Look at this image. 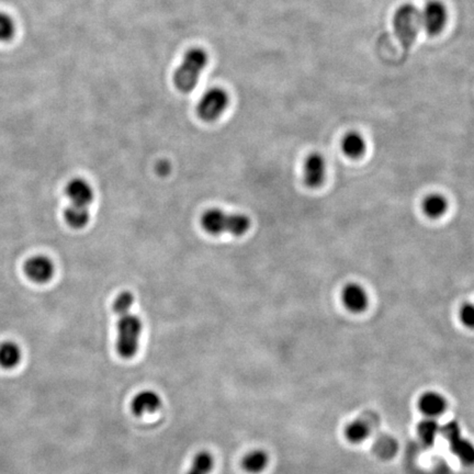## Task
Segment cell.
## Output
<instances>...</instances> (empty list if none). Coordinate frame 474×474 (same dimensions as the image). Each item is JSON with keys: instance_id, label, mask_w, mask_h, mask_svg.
I'll list each match as a JSON object with an SVG mask.
<instances>
[{"instance_id": "6da1fadb", "label": "cell", "mask_w": 474, "mask_h": 474, "mask_svg": "<svg viewBox=\"0 0 474 474\" xmlns=\"http://www.w3.org/2000/svg\"><path fill=\"white\" fill-rule=\"evenodd\" d=\"M133 303V294L129 291L119 294L113 302V311L118 315L117 351L123 359L133 358L138 354L143 331L140 317L131 312Z\"/></svg>"}, {"instance_id": "7a4b0ae2", "label": "cell", "mask_w": 474, "mask_h": 474, "mask_svg": "<svg viewBox=\"0 0 474 474\" xmlns=\"http://www.w3.org/2000/svg\"><path fill=\"white\" fill-rule=\"evenodd\" d=\"M200 223L204 231L211 235L228 233L242 236L249 232L251 222L245 214L228 213L220 209H210L201 216Z\"/></svg>"}, {"instance_id": "3957f363", "label": "cell", "mask_w": 474, "mask_h": 474, "mask_svg": "<svg viewBox=\"0 0 474 474\" xmlns=\"http://www.w3.org/2000/svg\"><path fill=\"white\" fill-rule=\"evenodd\" d=\"M209 63L208 53L201 48H192L187 51L181 60L180 65L173 73V81L175 87L181 93L192 91L200 81Z\"/></svg>"}, {"instance_id": "277c9868", "label": "cell", "mask_w": 474, "mask_h": 474, "mask_svg": "<svg viewBox=\"0 0 474 474\" xmlns=\"http://www.w3.org/2000/svg\"><path fill=\"white\" fill-rule=\"evenodd\" d=\"M393 28L404 48H409L421 30V11L412 4H404L394 13Z\"/></svg>"}, {"instance_id": "5b68a950", "label": "cell", "mask_w": 474, "mask_h": 474, "mask_svg": "<svg viewBox=\"0 0 474 474\" xmlns=\"http://www.w3.org/2000/svg\"><path fill=\"white\" fill-rule=\"evenodd\" d=\"M230 105V95L221 87L210 88L197 105V113L201 120L212 122L223 114Z\"/></svg>"}, {"instance_id": "8992f818", "label": "cell", "mask_w": 474, "mask_h": 474, "mask_svg": "<svg viewBox=\"0 0 474 474\" xmlns=\"http://www.w3.org/2000/svg\"><path fill=\"white\" fill-rule=\"evenodd\" d=\"M421 29L426 31L427 34H440L448 21V11L446 6L439 0H429L421 11Z\"/></svg>"}, {"instance_id": "52a82bcc", "label": "cell", "mask_w": 474, "mask_h": 474, "mask_svg": "<svg viewBox=\"0 0 474 474\" xmlns=\"http://www.w3.org/2000/svg\"><path fill=\"white\" fill-rule=\"evenodd\" d=\"M447 442H449L450 449L463 463L474 464V446L468 439L463 438L460 427L456 421H450L440 428Z\"/></svg>"}, {"instance_id": "ba28073f", "label": "cell", "mask_w": 474, "mask_h": 474, "mask_svg": "<svg viewBox=\"0 0 474 474\" xmlns=\"http://www.w3.org/2000/svg\"><path fill=\"white\" fill-rule=\"evenodd\" d=\"M25 272L33 282L46 284L54 276L55 266L48 257L34 256L25 261Z\"/></svg>"}, {"instance_id": "9c48e42d", "label": "cell", "mask_w": 474, "mask_h": 474, "mask_svg": "<svg viewBox=\"0 0 474 474\" xmlns=\"http://www.w3.org/2000/svg\"><path fill=\"white\" fill-rule=\"evenodd\" d=\"M305 185L311 188L321 186L327 177V162L319 153H313L306 158L303 167Z\"/></svg>"}, {"instance_id": "30bf717a", "label": "cell", "mask_w": 474, "mask_h": 474, "mask_svg": "<svg viewBox=\"0 0 474 474\" xmlns=\"http://www.w3.org/2000/svg\"><path fill=\"white\" fill-rule=\"evenodd\" d=\"M66 195L72 206L89 209L93 200V190L85 179L75 178L68 183Z\"/></svg>"}, {"instance_id": "8fae6325", "label": "cell", "mask_w": 474, "mask_h": 474, "mask_svg": "<svg viewBox=\"0 0 474 474\" xmlns=\"http://www.w3.org/2000/svg\"><path fill=\"white\" fill-rule=\"evenodd\" d=\"M162 399L156 392L144 390L138 392L131 402V409L136 416L152 414L161 409Z\"/></svg>"}, {"instance_id": "7c38bea8", "label": "cell", "mask_w": 474, "mask_h": 474, "mask_svg": "<svg viewBox=\"0 0 474 474\" xmlns=\"http://www.w3.org/2000/svg\"><path fill=\"white\" fill-rule=\"evenodd\" d=\"M343 302L349 311L360 313L368 306V294L362 286L350 284L345 287L343 291Z\"/></svg>"}, {"instance_id": "4fadbf2b", "label": "cell", "mask_w": 474, "mask_h": 474, "mask_svg": "<svg viewBox=\"0 0 474 474\" xmlns=\"http://www.w3.org/2000/svg\"><path fill=\"white\" fill-rule=\"evenodd\" d=\"M447 403L442 394L426 392L419 400V409L426 417L435 419L444 413Z\"/></svg>"}, {"instance_id": "5bb4252c", "label": "cell", "mask_w": 474, "mask_h": 474, "mask_svg": "<svg viewBox=\"0 0 474 474\" xmlns=\"http://www.w3.org/2000/svg\"><path fill=\"white\" fill-rule=\"evenodd\" d=\"M269 456L265 450L254 449L247 452L242 459L241 466L244 471L249 474H259L268 466Z\"/></svg>"}, {"instance_id": "9a60e30c", "label": "cell", "mask_w": 474, "mask_h": 474, "mask_svg": "<svg viewBox=\"0 0 474 474\" xmlns=\"http://www.w3.org/2000/svg\"><path fill=\"white\" fill-rule=\"evenodd\" d=\"M341 148L348 157L356 159V158L362 157L366 152V140L362 134L350 132L345 136L344 140L341 142Z\"/></svg>"}, {"instance_id": "2e32d148", "label": "cell", "mask_w": 474, "mask_h": 474, "mask_svg": "<svg viewBox=\"0 0 474 474\" xmlns=\"http://www.w3.org/2000/svg\"><path fill=\"white\" fill-rule=\"evenodd\" d=\"M423 210L429 218H442L448 210V201L442 195H429L423 202Z\"/></svg>"}, {"instance_id": "e0dca14e", "label": "cell", "mask_w": 474, "mask_h": 474, "mask_svg": "<svg viewBox=\"0 0 474 474\" xmlns=\"http://www.w3.org/2000/svg\"><path fill=\"white\" fill-rule=\"evenodd\" d=\"M21 349L13 341H7L0 346V366L6 369H13L19 364L21 360Z\"/></svg>"}, {"instance_id": "ac0fdd59", "label": "cell", "mask_w": 474, "mask_h": 474, "mask_svg": "<svg viewBox=\"0 0 474 474\" xmlns=\"http://www.w3.org/2000/svg\"><path fill=\"white\" fill-rule=\"evenodd\" d=\"M65 221L68 225L75 230H81L85 228L91 220V211L89 209L79 208V206L70 204L65 210Z\"/></svg>"}, {"instance_id": "d6986e66", "label": "cell", "mask_w": 474, "mask_h": 474, "mask_svg": "<svg viewBox=\"0 0 474 474\" xmlns=\"http://www.w3.org/2000/svg\"><path fill=\"white\" fill-rule=\"evenodd\" d=\"M214 469V456L208 450H201L193 458L187 474H210Z\"/></svg>"}, {"instance_id": "ffe728a7", "label": "cell", "mask_w": 474, "mask_h": 474, "mask_svg": "<svg viewBox=\"0 0 474 474\" xmlns=\"http://www.w3.org/2000/svg\"><path fill=\"white\" fill-rule=\"evenodd\" d=\"M440 432V427L435 419L427 417L424 421H421L417 427L419 438L426 446H432L435 442L437 435Z\"/></svg>"}, {"instance_id": "44dd1931", "label": "cell", "mask_w": 474, "mask_h": 474, "mask_svg": "<svg viewBox=\"0 0 474 474\" xmlns=\"http://www.w3.org/2000/svg\"><path fill=\"white\" fill-rule=\"evenodd\" d=\"M369 435V427L362 421H356L347 426L346 437L349 442L358 444L364 442Z\"/></svg>"}, {"instance_id": "7402d4cb", "label": "cell", "mask_w": 474, "mask_h": 474, "mask_svg": "<svg viewBox=\"0 0 474 474\" xmlns=\"http://www.w3.org/2000/svg\"><path fill=\"white\" fill-rule=\"evenodd\" d=\"M15 33V25L9 15L0 13V41L11 40Z\"/></svg>"}, {"instance_id": "603a6c76", "label": "cell", "mask_w": 474, "mask_h": 474, "mask_svg": "<svg viewBox=\"0 0 474 474\" xmlns=\"http://www.w3.org/2000/svg\"><path fill=\"white\" fill-rule=\"evenodd\" d=\"M460 319L464 327L474 329V304L466 303L460 310Z\"/></svg>"}, {"instance_id": "cb8c5ba5", "label": "cell", "mask_w": 474, "mask_h": 474, "mask_svg": "<svg viewBox=\"0 0 474 474\" xmlns=\"http://www.w3.org/2000/svg\"><path fill=\"white\" fill-rule=\"evenodd\" d=\"M169 166L167 164V162H162V163L158 164V173L161 175H166L169 173Z\"/></svg>"}]
</instances>
